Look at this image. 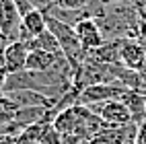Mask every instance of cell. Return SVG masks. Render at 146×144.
<instances>
[{"instance_id":"1","label":"cell","mask_w":146,"mask_h":144,"mask_svg":"<svg viewBox=\"0 0 146 144\" xmlns=\"http://www.w3.org/2000/svg\"><path fill=\"white\" fill-rule=\"evenodd\" d=\"M45 21H47V31L58 39L64 58L70 62L72 70L76 72L80 68V64L84 62L86 54H84L82 45L78 41V35H76V31H74V25L64 23V21H60V19H56L54 15H50V13H45Z\"/></svg>"},{"instance_id":"2","label":"cell","mask_w":146,"mask_h":144,"mask_svg":"<svg viewBox=\"0 0 146 144\" xmlns=\"http://www.w3.org/2000/svg\"><path fill=\"white\" fill-rule=\"evenodd\" d=\"M93 113H97L103 119L105 126L111 128H119V126H130L134 123L132 113L121 99H111V101H103V103H95V105H86Z\"/></svg>"},{"instance_id":"3","label":"cell","mask_w":146,"mask_h":144,"mask_svg":"<svg viewBox=\"0 0 146 144\" xmlns=\"http://www.w3.org/2000/svg\"><path fill=\"white\" fill-rule=\"evenodd\" d=\"M128 86L121 82H99V84H89L78 93V103L80 105H95L111 99H121Z\"/></svg>"},{"instance_id":"4","label":"cell","mask_w":146,"mask_h":144,"mask_svg":"<svg viewBox=\"0 0 146 144\" xmlns=\"http://www.w3.org/2000/svg\"><path fill=\"white\" fill-rule=\"evenodd\" d=\"M74 31L78 35V41L82 45L84 54H91L93 50H97L99 45L105 43V35L101 31V27L97 23V19L91 17V15H84L80 21H76Z\"/></svg>"},{"instance_id":"5","label":"cell","mask_w":146,"mask_h":144,"mask_svg":"<svg viewBox=\"0 0 146 144\" xmlns=\"http://www.w3.org/2000/svg\"><path fill=\"white\" fill-rule=\"evenodd\" d=\"M19 29H21V13L15 0H0V37L6 43L17 41Z\"/></svg>"},{"instance_id":"6","label":"cell","mask_w":146,"mask_h":144,"mask_svg":"<svg viewBox=\"0 0 146 144\" xmlns=\"http://www.w3.org/2000/svg\"><path fill=\"white\" fill-rule=\"evenodd\" d=\"M119 64L138 72L146 64V43L125 37L121 43V52H119Z\"/></svg>"},{"instance_id":"7","label":"cell","mask_w":146,"mask_h":144,"mask_svg":"<svg viewBox=\"0 0 146 144\" xmlns=\"http://www.w3.org/2000/svg\"><path fill=\"white\" fill-rule=\"evenodd\" d=\"M27 56H29V47L27 41H11L6 43L4 47V68L8 74H17V72H23L25 70V64H27Z\"/></svg>"},{"instance_id":"8","label":"cell","mask_w":146,"mask_h":144,"mask_svg":"<svg viewBox=\"0 0 146 144\" xmlns=\"http://www.w3.org/2000/svg\"><path fill=\"white\" fill-rule=\"evenodd\" d=\"M47 29V21H45V11L41 8H31L27 15L21 17V29H19V39L27 41L31 37L43 33Z\"/></svg>"},{"instance_id":"9","label":"cell","mask_w":146,"mask_h":144,"mask_svg":"<svg viewBox=\"0 0 146 144\" xmlns=\"http://www.w3.org/2000/svg\"><path fill=\"white\" fill-rule=\"evenodd\" d=\"M19 107H43V109H54L56 101L45 97V95L37 93V91H31V89H19V91H13V93H6Z\"/></svg>"},{"instance_id":"10","label":"cell","mask_w":146,"mask_h":144,"mask_svg":"<svg viewBox=\"0 0 146 144\" xmlns=\"http://www.w3.org/2000/svg\"><path fill=\"white\" fill-rule=\"evenodd\" d=\"M60 60H64V56H56L50 52H43V50H29L27 56V64H25V70H31V72H50L54 70Z\"/></svg>"},{"instance_id":"11","label":"cell","mask_w":146,"mask_h":144,"mask_svg":"<svg viewBox=\"0 0 146 144\" xmlns=\"http://www.w3.org/2000/svg\"><path fill=\"white\" fill-rule=\"evenodd\" d=\"M125 37H115V39H109L103 45H99L97 50H93L91 54H86L89 58L97 62H103V64H119V52H121V43H123Z\"/></svg>"},{"instance_id":"12","label":"cell","mask_w":146,"mask_h":144,"mask_svg":"<svg viewBox=\"0 0 146 144\" xmlns=\"http://www.w3.org/2000/svg\"><path fill=\"white\" fill-rule=\"evenodd\" d=\"M27 47H29V50H43V52H50V54H56V56L62 54L58 39H56L50 31H47V29H45L43 33L31 37V39H27ZM62 56H64V54H62Z\"/></svg>"},{"instance_id":"13","label":"cell","mask_w":146,"mask_h":144,"mask_svg":"<svg viewBox=\"0 0 146 144\" xmlns=\"http://www.w3.org/2000/svg\"><path fill=\"white\" fill-rule=\"evenodd\" d=\"M39 144H62V134L54 128L52 121L47 123V128L43 130V136H41Z\"/></svg>"},{"instance_id":"14","label":"cell","mask_w":146,"mask_h":144,"mask_svg":"<svg viewBox=\"0 0 146 144\" xmlns=\"http://www.w3.org/2000/svg\"><path fill=\"white\" fill-rule=\"evenodd\" d=\"M89 2H91V0H62L58 8H64V11H76V13H80V11H86Z\"/></svg>"},{"instance_id":"15","label":"cell","mask_w":146,"mask_h":144,"mask_svg":"<svg viewBox=\"0 0 146 144\" xmlns=\"http://www.w3.org/2000/svg\"><path fill=\"white\" fill-rule=\"evenodd\" d=\"M136 11H138V39L146 43V8L136 6Z\"/></svg>"},{"instance_id":"16","label":"cell","mask_w":146,"mask_h":144,"mask_svg":"<svg viewBox=\"0 0 146 144\" xmlns=\"http://www.w3.org/2000/svg\"><path fill=\"white\" fill-rule=\"evenodd\" d=\"M15 4H17V8H19V13H21V17L27 15L31 8H35V6L31 4V0H15Z\"/></svg>"},{"instance_id":"17","label":"cell","mask_w":146,"mask_h":144,"mask_svg":"<svg viewBox=\"0 0 146 144\" xmlns=\"http://www.w3.org/2000/svg\"><path fill=\"white\" fill-rule=\"evenodd\" d=\"M0 144H17L15 134H0Z\"/></svg>"},{"instance_id":"18","label":"cell","mask_w":146,"mask_h":144,"mask_svg":"<svg viewBox=\"0 0 146 144\" xmlns=\"http://www.w3.org/2000/svg\"><path fill=\"white\" fill-rule=\"evenodd\" d=\"M138 76H140V86H142V89H146V64L138 70Z\"/></svg>"},{"instance_id":"19","label":"cell","mask_w":146,"mask_h":144,"mask_svg":"<svg viewBox=\"0 0 146 144\" xmlns=\"http://www.w3.org/2000/svg\"><path fill=\"white\" fill-rule=\"evenodd\" d=\"M103 2H107V4H117V2H123V0H103Z\"/></svg>"},{"instance_id":"20","label":"cell","mask_w":146,"mask_h":144,"mask_svg":"<svg viewBox=\"0 0 146 144\" xmlns=\"http://www.w3.org/2000/svg\"><path fill=\"white\" fill-rule=\"evenodd\" d=\"M60 2H62V0H50V4H52V6H60Z\"/></svg>"}]
</instances>
